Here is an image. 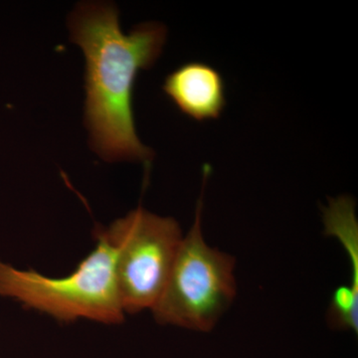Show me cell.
Returning <instances> with one entry per match:
<instances>
[{
    "instance_id": "4",
    "label": "cell",
    "mask_w": 358,
    "mask_h": 358,
    "mask_svg": "<svg viewBox=\"0 0 358 358\" xmlns=\"http://www.w3.org/2000/svg\"><path fill=\"white\" fill-rule=\"evenodd\" d=\"M102 231L115 248V277L124 313L152 310L182 241L178 221L138 207Z\"/></svg>"
},
{
    "instance_id": "1",
    "label": "cell",
    "mask_w": 358,
    "mask_h": 358,
    "mask_svg": "<svg viewBox=\"0 0 358 358\" xmlns=\"http://www.w3.org/2000/svg\"><path fill=\"white\" fill-rule=\"evenodd\" d=\"M71 40L86 59L85 124L92 150L106 162H150L154 152L141 143L134 127V80L162 54L166 28L143 22L122 32L115 4H78L68 21Z\"/></svg>"
},
{
    "instance_id": "3",
    "label": "cell",
    "mask_w": 358,
    "mask_h": 358,
    "mask_svg": "<svg viewBox=\"0 0 358 358\" xmlns=\"http://www.w3.org/2000/svg\"><path fill=\"white\" fill-rule=\"evenodd\" d=\"M202 199L197 202L194 223L182 238L166 286L152 312L160 324L208 333L236 296V261L205 242Z\"/></svg>"
},
{
    "instance_id": "6",
    "label": "cell",
    "mask_w": 358,
    "mask_h": 358,
    "mask_svg": "<svg viewBox=\"0 0 358 358\" xmlns=\"http://www.w3.org/2000/svg\"><path fill=\"white\" fill-rule=\"evenodd\" d=\"M324 234L338 238L350 258L352 282L350 288L358 296V226L355 203L350 197L331 199L324 212Z\"/></svg>"
},
{
    "instance_id": "5",
    "label": "cell",
    "mask_w": 358,
    "mask_h": 358,
    "mask_svg": "<svg viewBox=\"0 0 358 358\" xmlns=\"http://www.w3.org/2000/svg\"><path fill=\"white\" fill-rule=\"evenodd\" d=\"M162 89L180 112L196 121L218 119L225 109L222 75L205 63L179 66L167 75Z\"/></svg>"
},
{
    "instance_id": "2",
    "label": "cell",
    "mask_w": 358,
    "mask_h": 358,
    "mask_svg": "<svg viewBox=\"0 0 358 358\" xmlns=\"http://www.w3.org/2000/svg\"><path fill=\"white\" fill-rule=\"evenodd\" d=\"M96 239L95 249L65 277H46L0 260V296L63 322L121 324L126 313L115 277V248L101 228Z\"/></svg>"
}]
</instances>
